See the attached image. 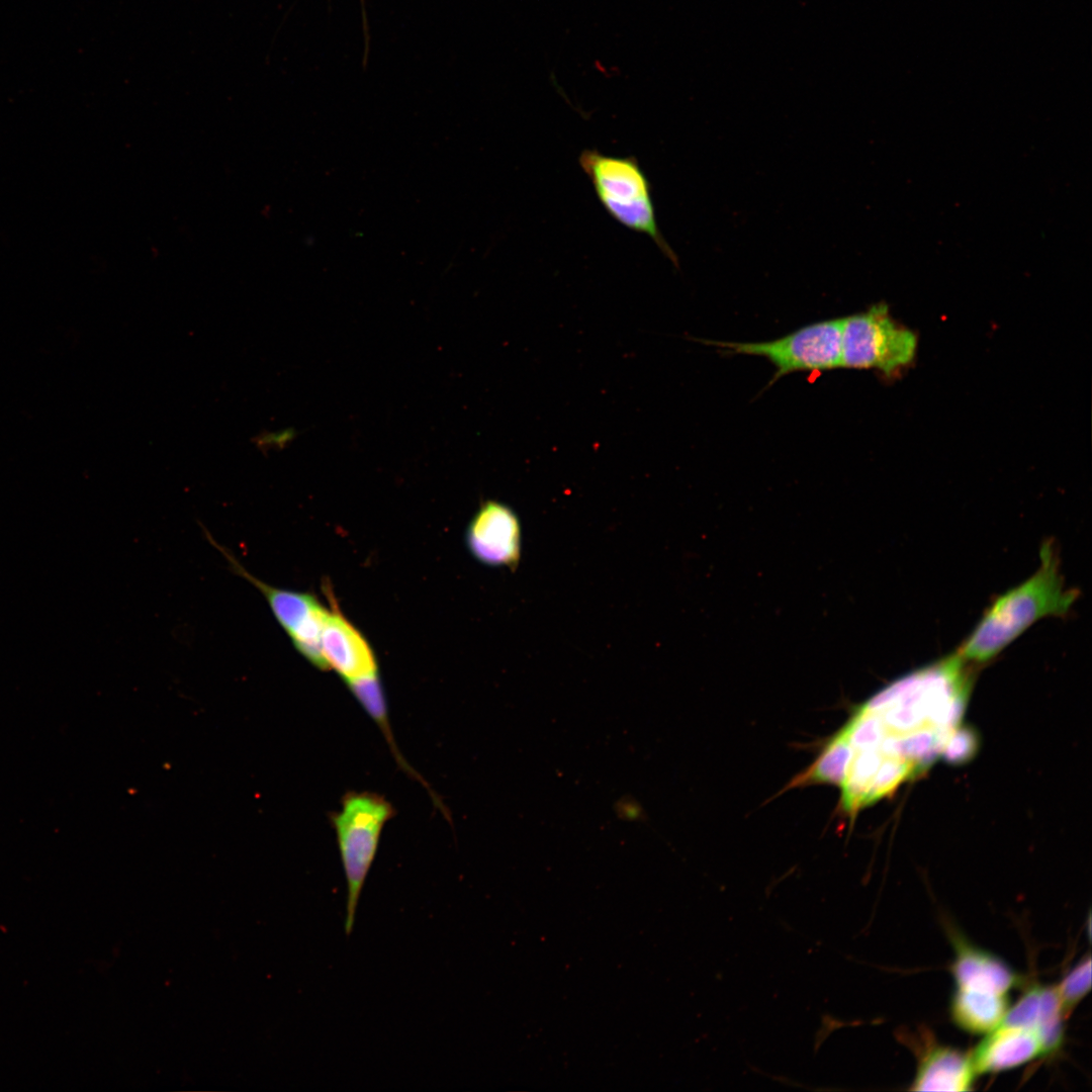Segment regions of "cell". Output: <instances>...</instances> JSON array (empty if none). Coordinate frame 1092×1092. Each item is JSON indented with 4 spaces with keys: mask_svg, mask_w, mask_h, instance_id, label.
<instances>
[{
    "mask_svg": "<svg viewBox=\"0 0 1092 1092\" xmlns=\"http://www.w3.org/2000/svg\"><path fill=\"white\" fill-rule=\"evenodd\" d=\"M392 805L373 792H348L333 813L341 861L347 883L345 931L353 929L361 891L374 861L381 832L394 816Z\"/></svg>",
    "mask_w": 1092,
    "mask_h": 1092,
    "instance_id": "obj_4",
    "label": "cell"
},
{
    "mask_svg": "<svg viewBox=\"0 0 1092 1092\" xmlns=\"http://www.w3.org/2000/svg\"><path fill=\"white\" fill-rule=\"evenodd\" d=\"M1008 1008L1007 995L956 987L949 1013L961 1029L986 1034L1002 1023Z\"/></svg>",
    "mask_w": 1092,
    "mask_h": 1092,
    "instance_id": "obj_14",
    "label": "cell"
},
{
    "mask_svg": "<svg viewBox=\"0 0 1092 1092\" xmlns=\"http://www.w3.org/2000/svg\"><path fill=\"white\" fill-rule=\"evenodd\" d=\"M843 317L813 323L766 342L703 341L730 354L765 358L776 368L771 383L795 372H821L841 367Z\"/></svg>",
    "mask_w": 1092,
    "mask_h": 1092,
    "instance_id": "obj_6",
    "label": "cell"
},
{
    "mask_svg": "<svg viewBox=\"0 0 1092 1092\" xmlns=\"http://www.w3.org/2000/svg\"><path fill=\"white\" fill-rule=\"evenodd\" d=\"M976 739L967 729H959L949 740L944 757L953 762L968 759L976 748Z\"/></svg>",
    "mask_w": 1092,
    "mask_h": 1092,
    "instance_id": "obj_16",
    "label": "cell"
},
{
    "mask_svg": "<svg viewBox=\"0 0 1092 1092\" xmlns=\"http://www.w3.org/2000/svg\"><path fill=\"white\" fill-rule=\"evenodd\" d=\"M578 162L606 211L625 228L650 237L677 267V257L659 231L650 183L638 161L584 150Z\"/></svg>",
    "mask_w": 1092,
    "mask_h": 1092,
    "instance_id": "obj_3",
    "label": "cell"
},
{
    "mask_svg": "<svg viewBox=\"0 0 1092 1092\" xmlns=\"http://www.w3.org/2000/svg\"><path fill=\"white\" fill-rule=\"evenodd\" d=\"M916 350L915 333L898 324L885 303L843 317L841 367L875 369L891 377L913 362Z\"/></svg>",
    "mask_w": 1092,
    "mask_h": 1092,
    "instance_id": "obj_5",
    "label": "cell"
},
{
    "mask_svg": "<svg viewBox=\"0 0 1092 1092\" xmlns=\"http://www.w3.org/2000/svg\"><path fill=\"white\" fill-rule=\"evenodd\" d=\"M614 811L619 819L625 821H645L647 814L641 804L632 796H622L614 805Z\"/></svg>",
    "mask_w": 1092,
    "mask_h": 1092,
    "instance_id": "obj_17",
    "label": "cell"
},
{
    "mask_svg": "<svg viewBox=\"0 0 1092 1092\" xmlns=\"http://www.w3.org/2000/svg\"><path fill=\"white\" fill-rule=\"evenodd\" d=\"M950 938L954 956L949 971L956 987L1008 995L1020 983L1018 974L997 956L954 931Z\"/></svg>",
    "mask_w": 1092,
    "mask_h": 1092,
    "instance_id": "obj_10",
    "label": "cell"
},
{
    "mask_svg": "<svg viewBox=\"0 0 1092 1092\" xmlns=\"http://www.w3.org/2000/svg\"><path fill=\"white\" fill-rule=\"evenodd\" d=\"M1091 988V959L1088 956L1070 970L1056 986L1064 1016L1067 1018Z\"/></svg>",
    "mask_w": 1092,
    "mask_h": 1092,
    "instance_id": "obj_15",
    "label": "cell"
},
{
    "mask_svg": "<svg viewBox=\"0 0 1092 1092\" xmlns=\"http://www.w3.org/2000/svg\"><path fill=\"white\" fill-rule=\"evenodd\" d=\"M910 1090L970 1091L976 1076L971 1055L929 1040L922 1041Z\"/></svg>",
    "mask_w": 1092,
    "mask_h": 1092,
    "instance_id": "obj_13",
    "label": "cell"
},
{
    "mask_svg": "<svg viewBox=\"0 0 1092 1092\" xmlns=\"http://www.w3.org/2000/svg\"><path fill=\"white\" fill-rule=\"evenodd\" d=\"M470 553L489 566H517L521 555V527L515 512L495 500L483 503L466 532Z\"/></svg>",
    "mask_w": 1092,
    "mask_h": 1092,
    "instance_id": "obj_8",
    "label": "cell"
},
{
    "mask_svg": "<svg viewBox=\"0 0 1092 1092\" xmlns=\"http://www.w3.org/2000/svg\"><path fill=\"white\" fill-rule=\"evenodd\" d=\"M1065 1019L1056 986L1034 984L1009 1006L1001 1024L1032 1029L1040 1039L1043 1056H1052L1063 1045Z\"/></svg>",
    "mask_w": 1092,
    "mask_h": 1092,
    "instance_id": "obj_11",
    "label": "cell"
},
{
    "mask_svg": "<svg viewBox=\"0 0 1092 1092\" xmlns=\"http://www.w3.org/2000/svg\"><path fill=\"white\" fill-rule=\"evenodd\" d=\"M206 536L229 561L233 571L252 583L265 597L275 619L289 636L297 651L316 668L329 670L321 646L327 609L318 600L308 593L280 588L264 582L250 573L209 533H206Z\"/></svg>",
    "mask_w": 1092,
    "mask_h": 1092,
    "instance_id": "obj_7",
    "label": "cell"
},
{
    "mask_svg": "<svg viewBox=\"0 0 1092 1092\" xmlns=\"http://www.w3.org/2000/svg\"><path fill=\"white\" fill-rule=\"evenodd\" d=\"M973 664L958 651L910 671L856 707L800 783L835 784L848 814L927 768L961 728Z\"/></svg>",
    "mask_w": 1092,
    "mask_h": 1092,
    "instance_id": "obj_1",
    "label": "cell"
},
{
    "mask_svg": "<svg viewBox=\"0 0 1092 1092\" xmlns=\"http://www.w3.org/2000/svg\"><path fill=\"white\" fill-rule=\"evenodd\" d=\"M970 1055L977 1075L1014 1069L1043 1053L1040 1039L1032 1029L1000 1024L986 1033Z\"/></svg>",
    "mask_w": 1092,
    "mask_h": 1092,
    "instance_id": "obj_12",
    "label": "cell"
},
{
    "mask_svg": "<svg viewBox=\"0 0 1092 1092\" xmlns=\"http://www.w3.org/2000/svg\"><path fill=\"white\" fill-rule=\"evenodd\" d=\"M336 607L326 612L321 638L329 669H334L346 684L378 673L368 642Z\"/></svg>",
    "mask_w": 1092,
    "mask_h": 1092,
    "instance_id": "obj_9",
    "label": "cell"
},
{
    "mask_svg": "<svg viewBox=\"0 0 1092 1092\" xmlns=\"http://www.w3.org/2000/svg\"><path fill=\"white\" fill-rule=\"evenodd\" d=\"M1039 561L1031 576L996 597L986 608L957 650L965 660L974 665L985 664L1036 621L1068 615L1078 590L1065 586L1059 554L1052 540L1041 544Z\"/></svg>",
    "mask_w": 1092,
    "mask_h": 1092,
    "instance_id": "obj_2",
    "label": "cell"
}]
</instances>
